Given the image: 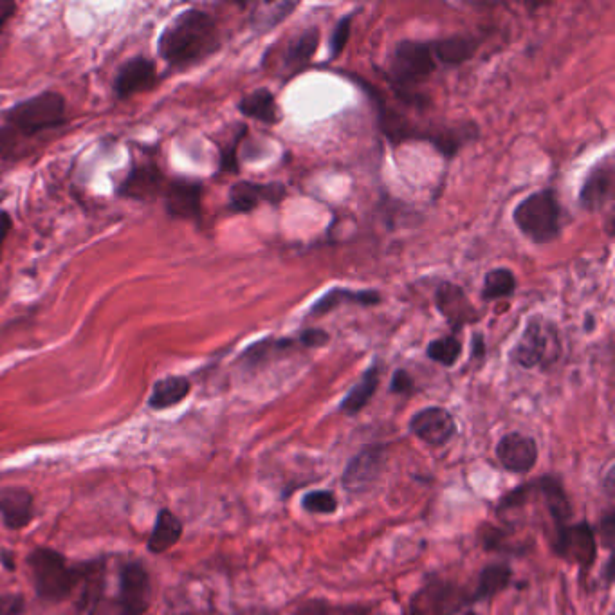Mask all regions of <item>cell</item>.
I'll return each instance as SVG.
<instances>
[{"instance_id":"cell-1","label":"cell","mask_w":615,"mask_h":615,"mask_svg":"<svg viewBox=\"0 0 615 615\" xmlns=\"http://www.w3.org/2000/svg\"><path fill=\"white\" fill-rule=\"evenodd\" d=\"M221 46V29L215 17L192 8L166 24L157 40V53L170 69L184 71L212 58Z\"/></svg>"},{"instance_id":"cell-2","label":"cell","mask_w":615,"mask_h":615,"mask_svg":"<svg viewBox=\"0 0 615 615\" xmlns=\"http://www.w3.org/2000/svg\"><path fill=\"white\" fill-rule=\"evenodd\" d=\"M2 125L13 130L19 138L33 139L60 129L69 121L67 101L58 91L38 92L31 98L11 105L10 109L0 114Z\"/></svg>"},{"instance_id":"cell-3","label":"cell","mask_w":615,"mask_h":615,"mask_svg":"<svg viewBox=\"0 0 615 615\" xmlns=\"http://www.w3.org/2000/svg\"><path fill=\"white\" fill-rule=\"evenodd\" d=\"M28 565L37 596L47 603L65 601L85 581L89 569V565H71L64 554L51 547H37L29 552Z\"/></svg>"},{"instance_id":"cell-4","label":"cell","mask_w":615,"mask_h":615,"mask_svg":"<svg viewBox=\"0 0 615 615\" xmlns=\"http://www.w3.org/2000/svg\"><path fill=\"white\" fill-rule=\"evenodd\" d=\"M150 576L141 561H127L120 570V588L116 596H105V588L94 592L87 601V615H143L150 606Z\"/></svg>"},{"instance_id":"cell-5","label":"cell","mask_w":615,"mask_h":615,"mask_svg":"<svg viewBox=\"0 0 615 615\" xmlns=\"http://www.w3.org/2000/svg\"><path fill=\"white\" fill-rule=\"evenodd\" d=\"M513 219L524 237L534 244H551L560 237L561 208L552 190H540L516 206Z\"/></svg>"},{"instance_id":"cell-6","label":"cell","mask_w":615,"mask_h":615,"mask_svg":"<svg viewBox=\"0 0 615 615\" xmlns=\"http://www.w3.org/2000/svg\"><path fill=\"white\" fill-rule=\"evenodd\" d=\"M560 329L547 318H533L527 322L520 340L516 341L511 358L518 367L547 368L561 358Z\"/></svg>"},{"instance_id":"cell-7","label":"cell","mask_w":615,"mask_h":615,"mask_svg":"<svg viewBox=\"0 0 615 615\" xmlns=\"http://www.w3.org/2000/svg\"><path fill=\"white\" fill-rule=\"evenodd\" d=\"M552 551L560 560L579 567L581 574H588L596 565L597 551H599L592 525L588 524L587 520H583L576 524L569 522V524L554 529Z\"/></svg>"},{"instance_id":"cell-8","label":"cell","mask_w":615,"mask_h":615,"mask_svg":"<svg viewBox=\"0 0 615 615\" xmlns=\"http://www.w3.org/2000/svg\"><path fill=\"white\" fill-rule=\"evenodd\" d=\"M466 605H473L471 592L446 579L432 578L412 597L404 615H455Z\"/></svg>"},{"instance_id":"cell-9","label":"cell","mask_w":615,"mask_h":615,"mask_svg":"<svg viewBox=\"0 0 615 615\" xmlns=\"http://www.w3.org/2000/svg\"><path fill=\"white\" fill-rule=\"evenodd\" d=\"M432 44L421 40H403L395 46L390 58V74L399 85H415L432 76L435 71Z\"/></svg>"},{"instance_id":"cell-10","label":"cell","mask_w":615,"mask_h":615,"mask_svg":"<svg viewBox=\"0 0 615 615\" xmlns=\"http://www.w3.org/2000/svg\"><path fill=\"white\" fill-rule=\"evenodd\" d=\"M386 464V448L383 444H370L359 450L341 475V486L350 495H363L377 484Z\"/></svg>"},{"instance_id":"cell-11","label":"cell","mask_w":615,"mask_h":615,"mask_svg":"<svg viewBox=\"0 0 615 615\" xmlns=\"http://www.w3.org/2000/svg\"><path fill=\"white\" fill-rule=\"evenodd\" d=\"M168 179L154 161L139 163L130 168L129 174L118 184L116 193L130 201L148 202L163 197Z\"/></svg>"},{"instance_id":"cell-12","label":"cell","mask_w":615,"mask_h":615,"mask_svg":"<svg viewBox=\"0 0 615 615\" xmlns=\"http://www.w3.org/2000/svg\"><path fill=\"white\" fill-rule=\"evenodd\" d=\"M161 199L165 202V212L172 219L201 221L202 184L199 181L186 179V177L168 179Z\"/></svg>"},{"instance_id":"cell-13","label":"cell","mask_w":615,"mask_h":615,"mask_svg":"<svg viewBox=\"0 0 615 615\" xmlns=\"http://www.w3.org/2000/svg\"><path fill=\"white\" fill-rule=\"evenodd\" d=\"M159 83L157 65L148 56H134L121 65L112 83L114 96L118 100H129L141 92L152 91Z\"/></svg>"},{"instance_id":"cell-14","label":"cell","mask_w":615,"mask_h":615,"mask_svg":"<svg viewBox=\"0 0 615 615\" xmlns=\"http://www.w3.org/2000/svg\"><path fill=\"white\" fill-rule=\"evenodd\" d=\"M408 430L419 441H423L424 444L433 446V448H439V446L448 444L455 437L457 423H455L453 415L446 408H442V406H428V408L419 410L410 419Z\"/></svg>"},{"instance_id":"cell-15","label":"cell","mask_w":615,"mask_h":615,"mask_svg":"<svg viewBox=\"0 0 615 615\" xmlns=\"http://www.w3.org/2000/svg\"><path fill=\"white\" fill-rule=\"evenodd\" d=\"M495 453L502 468L515 475H525L533 471L540 459L536 441L531 435L520 432L505 433L496 444Z\"/></svg>"},{"instance_id":"cell-16","label":"cell","mask_w":615,"mask_h":615,"mask_svg":"<svg viewBox=\"0 0 615 615\" xmlns=\"http://www.w3.org/2000/svg\"><path fill=\"white\" fill-rule=\"evenodd\" d=\"M437 309L441 311L446 322L450 323L451 329L455 332L462 331L469 323L478 322V311L471 305L466 293L459 285L444 282L439 285L435 294Z\"/></svg>"},{"instance_id":"cell-17","label":"cell","mask_w":615,"mask_h":615,"mask_svg":"<svg viewBox=\"0 0 615 615\" xmlns=\"http://www.w3.org/2000/svg\"><path fill=\"white\" fill-rule=\"evenodd\" d=\"M35 496L26 487L11 486L0 489V518L10 531H20L33 522Z\"/></svg>"},{"instance_id":"cell-18","label":"cell","mask_w":615,"mask_h":615,"mask_svg":"<svg viewBox=\"0 0 615 615\" xmlns=\"http://www.w3.org/2000/svg\"><path fill=\"white\" fill-rule=\"evenodd\" d=\"M285 197L284 184H260L240 181L233 184L228 197V206L233 213H249L258 208L262 202L278 204Z\"/></svg>"},{"instance_id":"cell-19","label":"cell","mask_w":615,"mask_h":615,"mask_svg":"<svg viewBox=\"0 0 615 615\" xmlns=\"http://www.w3.org/2000/svg\"><path fill=\"white\" fill-rule=\"evenodd\" d=\"M614 190V168L612 161L605 159L588 172L579 192V204L588 212H599L610 201Z\"/></svg>"},{"instance_id":"cell-20","label":"cell","mask_w":615,"mask_h":615,"mask_svg":"<svg viewBox=\"0 0 615 615\" xmlns=\"http://www.w3.org/2000/svg\"><path fill=\"white\" fill-rule=\"evenodd\" d=\"M536 482H538V489L543 498L545 511L551 516L554 529L569 524L574 509H572L569 496L565 493V487L561 484L560 478L545 475V477L536 478Z\"/></svg>"},{"instance_id":"cell-21","label":"cell","mask_w":615,"mask_h":615,"mask_svg":"<svg viewBox=\"0 0 615 615\" xmlns=\"http://www.w3.org/2000/svg\"><path fill=\"white\" fill-rule=\"evenodd\" d=\"M192 390L190 379L184 376H168L156 381L148 397V408L163 412L183 403Z\"/></svg>"},{"instance_id":"cell-22","label":"cell","mask_w":615,"mask_h":615,"mask_svg":"<svg viewBox=\"0 0 615 615\" xmlns=\"http://www.w3.org/2000/svg\"><path fill=\"white\" fill-rule=\"evenodd\" d=\"M183 522L170 509H161L157 513L156 524L148 538L147 549L152 554H163L175 547L183 538Z\"/></svg>"},{"instance_id":"cell-23","label":"cell","mask_w":615,"mask_h":615,"mask_svg":"<svg viewBox=\"0 0 615 615\" xmlns=\"http://www.w3.org/2000/svg\"><path fill=\"white\" fill-rule=\"evenodd\" d=\"M513 581V569L509 563H489L484 569L480 570L477 587L471 590L473 603L478 601H489L493 597L502 594L509 588Z\"/></svg>"},{"instance_id":"cell-24","label":"cell","mask_w":615,"mask_h":615,"mask_svg":"<svg viewBox=\"0 0 615 615\" xmlns=\"http://www.w3.org/2000/svg\"><path fill=\"white\" fill-rule=\"evenodd\" d=\"M383 302V296L377 291H350V289H332L327 294H323L318 302L314 303L311 314L313 316H323L332 313L341 305H363V307H374Z\"/></svg>"},{"instance_id":"cell-25","label":"cell","mask_w":615,"mask_h":615,"mask_svg":"<svg viewBox=\"0 0 615 615\" xmlns=\"http://www.w3.org/2000/svg\"><path fill=\"white\" fill-rule=\"evenodd\" d=\"M320 44V31L318 28H309L302 31L298 37L291 38L285 46L282 62L285 71L296 73L313 60L314 53Z\"/></svg>"},{"instance_id":"cell-26","label":"cell","mask_w":615,"mask_h":615,"mask_svg":"<svg viewBox=\"0 0 615 615\" xmlns=\"http://www.w3.org/2000/svg\"><path fill=\"white\" fill-rule=\"evenodd\" d=\"M381 381V367L374 363L365 370L358 383L350 388L349 394L341 401L340 412L345 415H358L376 395Z\"/></svg>"},{"instance_id":"cell-27","label":"cell","mask_w":615,"mask_h":615,"mask_svg":"<svg viewBox=\"0 0 615 615\" xmlns=\"http://www.w3.org/2000/svg\"><path fill=\"white\" fill-rule=\"evenodd\" d=\"M477 40L464 35H453V37L442 38L432 44L435 62L444 65H460L468 62L477 51Z\"/></svg>"},{"instance_id":"cell-28","label":"cell","mask_w":615,"mask_h":615,"mask_svg":"<svg viewBox=\"0 0 615 615\" xmlns=\"http://www.w3.org/2000/svg\"><path fill=\"white\" fill-rule=\"evenodd\" d=\"M239 111L253 118V120L262 121L267 125H275L280 121V112L276 105L275 94L269 89H257V91L249 92L248 96H244L239 103Z\"/></svg>"},{"instance_id":"cell-29","label":"cell","mask_w":615,"mask_h":615,"mask_svg":"<svg viewBox=\"0 0 615 615\" xmlns=\"http://www.w3.org/2000/svg\"><path fill=\"white\" fill-rule=\"evenodd\" d=\"M291 615H374V612L367 605H341L316 597L302 603Z\"/></svg>"},{"instance_id":"cell-30","label":"cell","mask_w":615,"mask_h":615,"mask_svg":"<svg viewBox=\"0 0 615 615\" xmlns=\"http://www.w3.org/2000/svg\"><path fill=\"white\" fill-rule=\"evenodd\" d=\"M298 8L296 2H273V4H260L251 15V26L264 33L282 24L294 10Z\"/></svg>"},{"instance_id":"cell-31","label":"cell","mask_w":615,"mask_h":615,"mask_svg":"<svg viewBox=\"0 0 615 615\" xmlns=\"http://www.w3.org/2000/svg\"><path fill=\"white\" fill-rule=\"evenodd\" d=\"M516 291V276L511 269H505V267H498L487 273L484 278V289H482V296L484 300H500V298H507Z\"/></svg>"},{"instance_id":"cell-32","label":"cell","mask_w":615,"mask_h":615,"mask_svg":"<svg viewBox=\"0 0 615 615\" xmlns=\"http://www.w3.org/2000/svg\"><path fill=\"white\" fill-rule=\"evenodd\" d=\"M426 356L442 367H453L462 356V343L455 336H444L428 345Z\"/></svg>"},{"instance_id":"cell-33","label":"cell","mask_w":615,"mask_h":615,"mask_svg":"<svg viewBox=\"0 0 615 615\" xmlns=\"http://www.w3.org/2000/svg\"><path fill=\"white\" fill-rule=\"evenodd\" d=\"M338 507H340L338 496L329 489L309 491L302 498V509L309 515H334Z\"/></svg>"},{"instance_id":"cell-34","label":"cell","mask_w":615,"mask_h":615,"mask_svg":"<svg viewBox=\"0 0 615 615\" xmlns=\"http://www.w3.org/2000/svg\"><path fill=\"white\" fill-rule=\"evenodd\" d=\"M352 20H354V13H350L347 17L336 24V28L332 29L331 44H329V53H331V60H336L341 55V51L345 49V44L349 42L350 26H352Z\"/></svg>"},{"instance_id":"cell-35","label":"cell","mask_w":615,"mask_h":615,"mask_svg":"<svg viewBox=\"0 0 615 615\" xmlns=\"http://www.w3.org/2000/svg\"><path fill=\"white\" fill-rule=\"evenodd\" d=\"M22 141L24 139L19 138L13 130L8 129L6 125H0V163L17 156Z\"/></svg>"},{"instance_id":"cell-36","label":"cell","mask_w":615,"mask_h":615,"mask_svg":"<svg viewBox=\"0 0 615 615\" xmlns=\"http://www.w3.org/2000/svg\"><path fill=\"white\" fill-rule=\"evenodd\" d=\"M596 538L601 540V545L606 547L608 551H612L615 542V516L614 513H608L605 518H601V522L597 527H592Z\"/></svg>"},{"instance_id":"cell-37","label":"cell","mask_w":615,"mask_h":615,"mask_svg":"<svg viewBox=\"0 0 615 615\" xmlns=\"http://www.w3.org/2000/svg\"><path fill=\"white\" fill-rule=\"evenodd\" d=\"M390 392L399 395L412 394L414 392V379L406 370H397L392 377V383H390Z\"/></svg>"},{"instance_id":"cell-38","label":"cell","mask_w":615,"mask_h":615,"mask_svg":"<svg viewBox=\"0 0 615 615\" xmlns=\"http://www.w3.org/2000/svg\"><path fill=\"white\" fill-rule=\"evenodd\" d=\"M24 612V597L0 594V615H20Z\"/></svg>"},{"instance_id":"cell-39","label":"cell","mask_w":615,"mask_h":615,"mask_svg":"<svg viewBox=\"0 0 615 615\" xmlns=\"http://www.w3.org/2000/svg\"><path fill=\"white\" fill-rule=\"evenodd\" d=\"M298 341H300V345H303V347L318 349V347H322V345L329 341V334L325 331H320V329H311V331L302 332Z\"/></svg>"},{"instance_id":"cell-40","label":"cell","mask_w":615,"mask_h":615,"mask_svg":"<svg viewBox=\"0 0 615 615\" xmlns=\"http://www.w3.org/2000/svg\"><path fill=\"white\" fill-rule=\"evenodd\" d=\"M17 10H19L17 2H13V0H0V33L8 26V22L17 15Z\"/></svg>"},{"instance_id":"cell-41","label":"cell","mask_w":615,"mask_h":615,"mask_svg":"<svg viewBox=\"0 0 615 615\" xmlns=\"http://www.w3.org/2000/svg\"><path fill=\"white\" fill-rule=\"evenodd\" d=\"M11 226H13V222H11L10 213L0 212V251H2L4 242L8 239V233L11 231Z\"/></svg>"},{"instance_id":"cell-42","label":"cell","mask_w":615,"mask_h":615,"mask_svg":"<svg viewBox=\"0 0 615 615\" xmlns=\"http://www.w3.org/2000/svg\"><path fill=\"white\" fill-rule=\"evenodd\" d=\"M484 354H486V343H484V338L477 334L473 338V358H482Z\"/></svg>"},{"instance_id":"cell-43","label":"cell","mask_w":615,"mask_h":615,"mask_svg":"<svg viewBox=\"0 0 615 615\" xmlns=\"http://www.w3.org/2000/svg\"><path fill=\"white\" fill-rule=\"evenodd\" d=\"M10 556L11 554H8V552H4V556H0V561H2L8 569L13 570L15 569V565H13V561H11Z\"/></svg>"},{"instance_id":"cell-44","label":"cell","mask_w":615,"mask_h":615,"mask_svg":"<svg viewBox=\"0 0 615 615\" xmlns=\"http://www.w3.org/2000/svg\"><path fill=\"white\" fill-rule=\"evenodd\" d=\"M464 615H478L477 612H475V610H468V612H466V614Z\"/></svg>"},{"instance_id":"cell-45","label":"cell","mask_w":615,"mask_h":615,"mask_svg":"<svg viewBox=\"0 0 615 615\" xmlns=\"http://www.w3.org/2000/svg\"><path fill=\"white\" fill-rule=\"evenodd\" d=\"M175 615H202V614H190V612H184V614H175Z\"/></svg>"}]
</instances>
